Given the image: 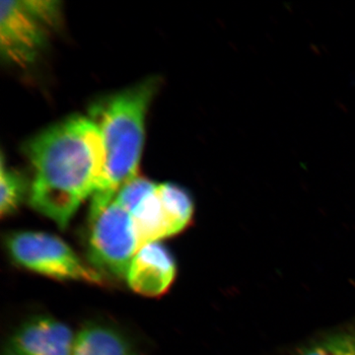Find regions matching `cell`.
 I'll list each match as a JSON object with an SVG mask.
<instances>
[{
  "label": "cell",
  "mask_w": 355,
  "mask_h": 355,
  "mask_svg": "<svg viewBox=\"0 0 355 355\" xmlns=\"http://www.w3.org/2000/svg\"><path fill=\"white\" fill-rule=\"evenodd\" d=\"M156 88L157 80L148 79L100 100L90 109L89 118L101 132L106 164L89 211L113 202L119 191L137 177L147 110Z\"/></svg>",
  "instance_id": "cell-2"
},
{
  "label": "cell",
  "mask_w": 355,
  "mask_h": 355,
  "mask_svg": "<svg viewBox=\"0 0 355 355\" xmlns=\"http://www.w3.org/2000/svg\"><path fill=\"white\" fill-rule=\"evenodd\" d=\"M303 355H355V336L340 334L330 336L306 350Z\"/></svg>",
  "instance_id": "cell-11"
},
{
  "label": "cell",
  "mask_w": 355,
  "mask_h": 355,
  "mask_svg": "<svg viewBox=\"0 0 355 355\" xmlns=\"http://www.w3.org/2000/svg\"><path fill=\"white\" fill-rule=\"evenodd\" d=\"M24 191L22 176L7 167L2 156L0 171V214L2 217L11 216L16 211L24 198Z\"/></svg>",
  "instance_id": "cell-10"
},
{
  "label": "cell",
  "mask_w": 355,
  "mask_h": 355,
  "mask_svg": "<svg viewBox=\"0 0 355 355\" xmlns=\"http://www.w3.org/2000/svg\"><path fill=\"white\" fill-rule=\"evenodd\" d=\"M176 275V263L169 250L160 242L149 243L140 248L128 268V286L133 291L157 297L171 286Z\"/></svg>",
  "instance_id": "cell-7"
},
{
  "label": "cell",
  "mask_w": 355,
  "mask_h": 355,
  "mask_svg": "<svg viewBox=\"0 0 355 355\" xmlns=\"http://www.w3.org/2000/svg\"><path fill=\"white\" fill-rule=\"evenodd\" d=\"M87 251L95 268L116 277H127L133 257L140 249L130 212L116 200L89 212Z\"/></svg>",
  "instance_id": "cell-4"
},
{
  "label": "cell",
  "mask_w": 355,
  "mask_h": 355,
  "mask_svg": "<svg viewBox=\"0 0 355 355\" xmlns=\"http://www.w3.org/2000/svg\"><path fill=\"white\" fill-rule=\"evenodd\" d=\"M49 28L28 1L3 0L0 9L2 58L19 67L32 64L44 46Z\"/></svg>",
  "instance_id": "cell-5"
},
{
  "label": "cell",
  "mask_w": 355,
  "mask_h": 355,
  "mask_svg": "<svg viewBox=\"0 0 355 355\" xmlns=\"http://www.w3.org/2000/svg\"><path fill=\"white\" fill-rule=\"evenodd\" d=\"M33 177L30 205L62 229L101 184L106 164L94 121L73 116L44 128L26 146Z\"/></svg>",
  "instance_id": "cell-1"
},
{
  "label": "cell",
  "mask_w": 355,
  "mask_h": 355,
  "mask_svg": "<svg viewBox=\"0 0 355 355\" xmlns=\"http://www.w3.org/2000/svg\"><path fill=\"white\" fill-rule=\"evenodd\" d=\"M72 355H137L127 338L106 324H90L76 336Z\"/></svg>",
  "instance_id": "cell-8"
},
{
  "label": "cell",
  "mask_w": 355,
  "mask_h": 355,
  "mask_svg": "<svg viewBox=\"0 0 355 355\" xmlns=\"http://www.w3.org/2000/svg\"><path fill=\"white\" fill-rule=\"evenodd\" d=\"M74 340L67 324L37 316L18 327L7 340L3 355H72Z\"/></svg>",
  "instance_id": "cell-6"
},
{
  "label": "cell",
  "mask_w": 355,
  "mask_h": 355,
  "mask_svg": "<svg viewBox=\"0 0 355 355\" xmlns=\"http://www.w3.org/2000/svg\"><path fill=\"white\" fill-rule=\"evenodd\" d=\"M158 193L164 203L175 233L181 232L190 224L193 214V200L188 191L174 184H159Z\"/></svg>",
  "instance_id": "cell-9"
},
{
  "label": "cell",
  "mask_w": 355,
  "mask_h": 355,
  "mask_svg": "<svg viewBox=\"0 0 355 355\" xmlns=\"http://www.w3.org/2000/svg\"><path fill=\"white\" fill-rule=\"evenodd\" d=\"M9 256L33 272L60 280L104 284L102 273L88 266L64 240L49 233L18 231L6 239Z\"/></svg>",
  "instance_id": "cell-3"
}]
</instances>
